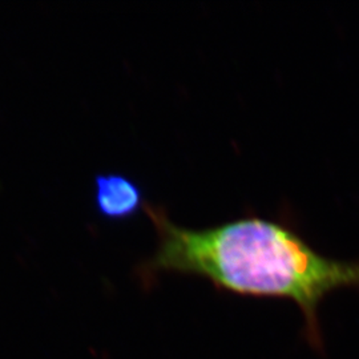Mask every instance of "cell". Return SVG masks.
<instances>
[{
	"mask_svg": "<svg viewBox=\"0 0 359 359\" xmlns=\"http://www.w3.org/2000/svg\"><path fill=\"white\" fill-rule=\"evenodd\" d=\"M95 184V209L109 222H124L145 209V193L136 180L124 173H99Z\"/></svg>",
	"mask_w": 359,
	"mask_h": 359,
	"instance_id": "cell-2",
	"label": "cell"
},
{
	"mask_svg": "<svg viewBox=\"0 0 359 359\" xmlns=\"http://www.w3.org/2000/svg\"><path fill=\"white\" fill-rule=\"evenodd\" d=\"M157 249L144 271H175L209 280L237 294L287 298L302 310L309 338L321 346L318 305L338 289L359 290V258L341 261L314 250L292 224L258 216L191 229L163 206L147 203Z\"/></svg>",
	"mask_w": 359,
	"mask_h": 359,
	"instance_id": "cell-1",
	"label": "cell"
}]
</instances>
